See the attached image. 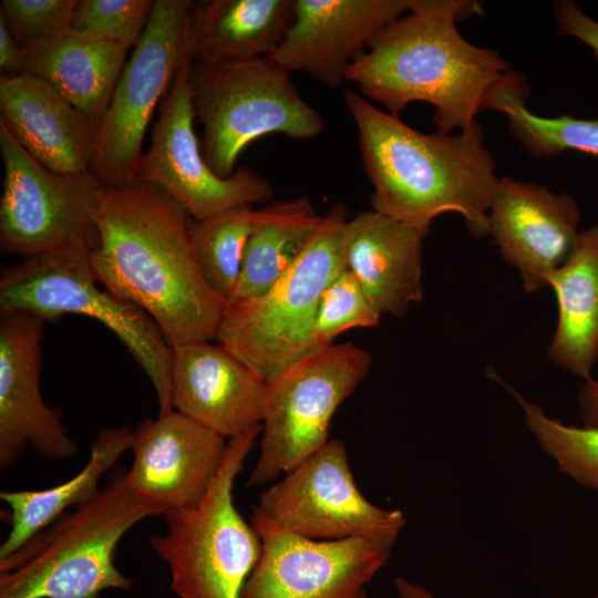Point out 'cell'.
<instances>
[{
  "mask_svg": "<svg viewBox=\"0 0 598 598\" xmlns=\"http://www.w3.org/2000/svg\"><path fill=\"white\" fill-rule=\"evenodd\" d=\"M547 286L558 306L548 358L561 370L589 379L598 360V225L580 231L575 251L547 277Z\"/></svg>",
  "mask_w": 598,
  "mask_h": 598,
  "instance_id": "cell-24",
  "label": "cell"
},
{
  "mask_svg": "<svg viewBox=\"0 0 598 598\" xmlns=\"http://www.w3.org/2000/svg\"><path fill=\"white\" fill-rule=\"evenodd\" d=\"M268 382L221 344L195 341L172 348V405L231 439L262 425Z\"/></svg>",
  "mask_w": 598,
  "mask_h": 598,
  "instance_id": "cell-19",
  "label": "cell"
},
{
  "mask_svg": "<svg viewBox=\"0 0 598 598\" xmlns=\"http://www.w3.org/2000/svg\"><path fill=\"white\" fill-rule=\"evenodd\" d=\"M554 11L559 31L587 44L598 63V21L587 16L577 3L568 0L557 1Z\"/></svg>",
  "mask_w": 598,
  "mask_h": 598,
  "instance_id": "cell-33",
  "label": "cell"
},
{
  "mask_svg": "<svg viewBox=\"0 0 598 598\" xmlns=\"http://www.w3.org/2000/svg\"><path fill=\"white\" fill-rule=\"evenodd\" d=\"M164 513L137 501L126 470L115 467L95 499L0 558V598H99L106 589L128 590L132 581L114 561L117 545L137 523Z\"/></svg>",
  "mask_w": 598,
  "mask_h": 598,
  "instance_id": "cell-4",
  "label": "cell"
},
{
  "mask_svg": "<svg viewBox=\"0 0 598 598\" xmlns=\"http://www.w3.org/2000/svg\"><path fill=\"white\" fill-rule=\"evenodd\" d=\"M4 167L0 199V251L32 257L69 246L91 251L99 233L100 183L91 172H53L31 157L0 124Z\"/></svg>",
  "mask_w": 598,
  "mask_h": 598,
  "instance_id": "cell-11",
  "label": "cell"
},
{
  "mask_svg": "<svg viewBox=\"0 0 598 598\" xmlns=\"http://www.w3.org/2000/svg\"><path fill=\"white\" fill-rule=\"evenodd\" d=\"M131 49L69 27L24 50V73L44 80L101 124Z\"/></svg>",
  "mask_w": 598,
  "mask_h": 598,
  "instance_id": "cell-22",
  "label": "cell"
},
{
  "mask_svg": "<svg viewBox=\"0 0 598 598\" xmlns=\"http://www.w3.org/2000/svg\"><path fill=\"white\" fill-rule=\"evenodd\" d=\"M250 523L261 553L240 598H368L365 586L388 565L395 544L373 537L309 539L255 507Z\"/></svg>",
  "mask_w": 598,
  "mask_h": 598,
  "instance_id": "cell-14",
  "label": "cell"
},
{
  "mask_svg": "<svg viewBox=\"0 0 598 598\" xmlns=\"http://www.w3.org/2000/svg\"><path fill=\"white\" fill-rule=\"evenodd\" d=\"M131 434L127 424L101 430L91 443L86 465L62 484L44 489L2 491L0 498L8 509L1 516L10 532L0 546V558L14 553L71 507L95 499L102 491L99 487L102 475L114 468L130 450Z\"/></svg>",
  "mask_w": 598,
  "mask_h": 598,
  "instance_id": "cell-25",
  "label": "cell"
},
{
  "mask_svg": "<svg viewBox=\"0 0 598 598\" xmlns=\"http://www.w3.org/2000/svg\"><path fill=\"white\" fill-rule=\"evenodd\" d=\"M196 1L155 0L101 121L90 172L102 186L137 178L143 140L155 110L183 65L190 61L189 34Z\"/></svg>",
  "mask_w": 598,
  "mask_h": 598,
  "instance_id": "cell-9",
  "label": "cell"
},
{
  "mask_svg": "<svg viewBox=\"0 0 598 598\" xmlns=\"http://www.w3.org/2000/svg\"><path fill=\"white\" fill-rule=\"evenodd\" d=\"M155 0H79L70 28L134 48Z\"/></svg>",
  "mask_w": 598,
  "mask_h": 598,
  "instance_id": "cell-31",
  "label": "cell"
},
{
  "mask_svg": "<svg viewBox=\"0 0 598 598\" xmlns=\"http://www.w3.org/2000/svg\"><path fill=\"white\" fill-rule=\"evenodd\" d=\"M290 74L271 55L192 64L189 87L195 120L203 126L202 153L218 176H230L243 150L267 134L309 140L324 131V117L299 94Z\"/></svg>",
  "mask_w": 598,
  "mask_h": 598,
  "instance_id": "cell-8",
  "label": "cell"
},
{
  "mask_svg": "<svg viewBox=\"0 0 598 598\" xmlns=\"http://www.w3.org/2000/svg\"><path fill=\"white\" fill-rule=\"evenodd\" d=\"M190 66V61L183 65L158 105L136 179L167 195L193 220L270 202L271 182L251 167L220 177L205 162L194 130Z\"/></svg>",
  "mask_w": 598,
  "mask_h": 598,
  "instance_id": "cell-12",
  "label": "cell"
},
{
  "mask_svg": "<svg viewBox=\"0 0 598 598\" xmlns=\"http://www.w3.org/2000/svg\"><path fill=\"white\" fill-rule=\"evenodd\" d=\"M487 374L516 400L527 427L542 451L554 460L558 471L581 486L598 492V427L566 424L550 417L539 404L523 396L495 370H487Z\"/></svg>",
  "mask_w": 598,
  "mask_h": 598,
  "instance_id": "cell-29",
  "label": "cell"
},
{
  "mask_svg": "<svg viewBox=\"0 0 598 598\" xmlns=\"http://www.w3.org/2000/svg\"><path fill=\"white\" fill-rule=\"evenodd\" d=\"M94 217L99 241L90 260L97 281L144 310L171 348L216 339L227 302L198 268L188 214L135 179L100 185Z\"/></svg>",
  "mask_w": 598,
  "mask_h": 598,
  "instance_id": "cell-1",
  "label": "cell"
},
{
  "mask_svg": "<svg viewBox=\"0 0 598 598\" xmlns=\"http://www.w3.org/2000/svg\"><path fill=\"white\" fill-rule=\"evenodd\" d=\"M394 586L399 598H436L424 586L401 576L394 579ZM591 598H598V590Z\"/></svg>",
  "mask_w": 598,
  "mask_h": 598,
  "instance_id": "cell-36",
  "label": "cell"
},
{
  "mask_svg": "<svg viewBox=\"0 0 598 598\" xmlns=\"http://www.w3.org/2000/svg\"><path fill=\"white\" fill-rule=\"evenodd\" d=\"M262 425L228 439L221 466L196 506L163 514L164 534L148 542L171 573L178 598H240L259 560L261 540L234 504V484Z\"/></svg>",
  "mask_w": 598,
  "mask_h": 598,
  "instance_id": "cell-6",
  "label": "cell"
},
{
  "mask_svg": "<svg viewBox=\"0 0 598 598\" xmlns=\"http://www.w3.org/2000/svg\"><path fill=\"white\" fill-rule=\"evenodd\" d=\"M321 220L307 196L257 209L230 301L255 298L268 290L299 258Z\"/></svg>",
  "mask_w": 598,
  "mask_h": 598,
  "instance_id": "cell-26",
  "label": "cell"
},
{
  "mask_svg": "<svg viewBox=\"0 0 598 598\" xmlns=\"http://www.w3.org/2000/svg\"><path fill=\"white\" fill-rule=\"evenodd\" d=\"M293 2L196 1L189 34L192 64L237 63L272 55L291 23Z\"/></svg>",
  "mask_w": 598,
  "mask_h": 598,
  "instance_id": "cell-23",
  "label": "cell"
},
{
  "mask_svg": "<svg viewBox=\"0 0 598 598\" xmlns=\"http://www.w3.org/2000/svg\"><path fill=\"white\" fill-rule=\"evenodd\" d=\"M371 363L364 349L351 342L332 343L269 381L260 453L247 486L271 482L321 448L336 411L363 381Z\"/></svg>",
  "mask_w": 598,
  "mask_h": 598,
  "instance_id": "cell-10",
  "label": "cell"
},
{
  "mask_svg": "<svg viewBox=\"0 0 598 598\" xmlns=\"http://www.w3.org/2000/svg\"><path fill=\"white\" fill-rule=\"evenodd\" d=\"M413 0H295L293 17L271 55L289 72H302L331 89L350 64Z\"/></svg>",
  "mask_w": 598,
  "mask_h": 598,
  "instance_id": "cell-18",
  "label": "cell"
},
{
  "mask_svg": "<svg viewBox=\"0 0 598 598\" xmlns=\"http://www.w3.org/2000/svg\"><path fill=\"white\" fill-rule=\"evenodd\" d=\"M358 131L371 209L414 228L423 238L444 213H458L475 237L488 235L498 184L496 164L476 121L455 136L421 133L352 90L343 94Z\"/></svg>",
  "mask_w": 598,
  "mask_h": 598,
  "instance_id": "cell-3",
  "label": "cell"
},
{
  "mask_svg": "<svg viewBox=\"0 0 598 598\" xmlns=\"http://www.w3.org/2000/svg\"><path fill=\"white\" fill-rule=\"evenodd\" d=\"M79 0H2L0 17L23 49L70 27Z\"/></svg>",
  "mask_w": 598,
  "mask_h": 598,
  "instance_id": "cell-32",
  "label": "cell"
},
{
  "mask_svg": "<svg viewBox=\"0 0 598 598\" xmlns=\"http://www.w3.org/2000/svg\"><path fill=\"white\" fill-rule=\"evenodd\" d=\"M254 507L280 528L315 540L373 537L395 543L406 523L401 511L365 499L346 444L337 439L264 491Z\"/></svg>",
  "mask_w": 598,
  "mask_h": 598,
  "instance_id": "cell-13",
  "label": "cell"
},
{
  "mask_svg": "<svg viewBox=\"0 0 598 598\" xmlns=\"http://www.w3.org/2000/svg\"><path fill=\"white\" fill-rule=\"evenodd\" d=\"M256 217L257 209L244 207L192 219L190 240L198 268L208 286L226 302L235 293Z\"/></svg>",
  "mask_w": 598,
  "mask_h": 598,
  "instance_id": "cell-28",
  "label": "cell"
},
{
  "mask_svg": "<svg viewBox=\"0 0 598 598\" xmlns=\"http://www.w3.org/2000/svg\"><path fill=\"white\" fill-rule=\"evenodd\" d=\"M0 66L4 70L1 75L21 74L25 68V51L17 43L2 17H0Z\"/></svg>",
  "mask_w": 598,
  "mask_h": 598,
  "instance_id": "cell-34",
  "label": "cell"
},
{
  "mask_svg": "<svg viewBox=\"0 0 598 598\" xmlns=\"http://www.w3.org/2000/svg\"><path fill=\"white\" fill-rule=\"evenodd\" d=\"M482 12L467 0H413L349 66L347 81L399 113L412 102L434 106L436 132L468 130L492 92L513 72L496 51L466 41L455 23Z\"/></svg>",
  "mask_w": 598,
  "mask_h": 598,
  "instance_id": "cell-2",
  "label": "cell"
},
{
  "mask_svg": "<svg viewBox=\"0 0 598 598\" xmlns=\"http://www.w3.org/2000/svg\"><path fill=\"white\" fill-rule=\"evenodd\" d=\"M347 221V205H332L299 258L268 290L227 302L215 340L265 381L321 349L316 316L322 292L346 268Z\"/></svg>",
  "mask_w": 598,
  "mask_h": 598,
  "instance_id": "cell-5",
  "label": "cell"
},
{
  "mask_svg": "<svg viewBox=\"0 0 598 598\" xmlns=\"http://www.w3.org/2000/svg\"><path fill=\"white\" fill-rule=\"evenodd\" d=\"M0 124L44 167L90 172L100 124L29 73L0 76Z\"/></svg>",
  "mask_w": 598,
  "mask_h": 598,
  "instance_id": "cell-20",
  "label": "cell"
},
{
  "mask_svg": "<svg viewBox=\"0 0 598 598\" xmlns=\"http://www.w3.org/2000/svg\"><path fill=\"white\" fill-rule=\"evenodd\" d=\"M580 219L571 196L501 177L488 210V235L530 293L546 287L547 277L573 255Z\"/></svg>",
  "mask_w": 598,
  "mask_h": 598,
  "instance_id": "cell-17",
  "label": "cell"
},
{
  "mask_svg": "<svg viewBox=\"0 0 598 598\" xmlns=\"http://www.w3.org/2000/svg\"><path fill=\"white\" fill-rule=\"evenodd\" d=\"M44 320L31 312L0 310V468L14 464L28 445L43 458L78 453L56 409L40 388Z\"/></svg>",
  "mask_w": 598,
  "mask_h": 598,
  "instance_id": "cell-15",
  "label": "cell"
},
{
  "mask_svg": "<svg viewBox=\"0 0 598 598\" xmlns=\"http://www.w3.org/2000/svg\"><path fill=\"white\" fill-rule=\"evenodd\" d=\"M91 250L69 246L22 258L0 275V310L31 312L45 322L66 313L96 319L125 346L156 392L158 414L173 411L172 348L141 308L102 289Z\"/></svg>",
  "mask_w": 598,
  "mask_h": 598,
  "instance_id": "cell-7",
  "label": "cell"
},
{
  "mask_svg": "<svg viewBox=\"0 0 598 598\" xmlns=\"http://www.w3.org/2000/svg\"><path fill=\"white\" fill-rule=\"evenodd\" d=\"M422 249L414 228L373 209L346 224V267L381 316L401 317L422 301Z\"/></svg>",
  "mask_w": 598,
  "mask_h": 598,
  "instance_id": "cell-21",
  "label": "cell"
},
{
  "mask_svg": "<svg viewBox=\"0 0 598 598\" xmlns=\"http://www.w3.org/2000/svg\"><path fill=\"white\" fill-rule=\"evenodd\" d=\"M577 403L581 425L598 427V380H584L578 388Z\"/></svg>",
  "mask_w": 598,
  "mask_h": 598,
  "instance_id": "cell-35",
  "label": "cell"
},
{
  "mask_svg": "<svg viewBox=\"0 0 598 598\" xmlns=\"http://www.w3.org/2000/svg\"><path fill=\"white\" fill-rule=\"evenodd\" d=\"M227 442L175 410L144 419L131 434L126 484L137 501L164 512L194 507L214 482Z\"/></svg>",
  "mask_w": 598,
  "mask_h": 598,
  "instance_id": "cell-16",
  "label": "cell"
},
{
  "mask_svg": "<svg viewBox=\"0 0 598 598\" xmlns=\"http://www.w3.org/2000/svg\"><path fill=\"white\" fill-rule=\"evenodd\" d=\"M527 95L524 78L513 71L492 92L486 104L487 109L506 115L513 136L525 150L539 157L569 150L598 155V118L538 116L527 109Z\"/></svg>",
  "mask_w": 598,
  "mask_h": 598,
  "instance_id": "cell-27",
  "label": "cell"
},
{
  "mask_svg": "<svg viewBox=\"0 0 598 598\" xmlns=\"http://www.w3.org/2000/svg\"><path fill=\"white\" fill-rule=\"evenodd\" d=\"M381 313L370 302L347 267L329 283L321 295L315 338L323 348L347 330L379 324Z\"/></svg>",
  "mask_w": 598,
  "mask_h": 598,
  "instance_id": "cell-30",
  "label": "cell"
}]
</instances>
